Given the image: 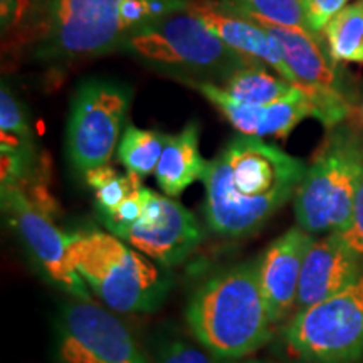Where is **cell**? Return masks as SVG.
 <instances>
[{
	"label": "cell",
	"mask_w": 363,
	"mask_h": 363,
	"mask_svg": "<svg viewBox=\"0 0 363 363\" xmlns=\"http://www.w3.org/2000/svg\"><path fill=\"white\" fill-rule=\"evenodd\" d=\"M88 187L94 190V206L98 216H106L120 206L125 199H128L136 189L143 187L142 177L126 172H120L110 165H101L91 169L84 174Z\"/></svg>",
	"instance_id": "obj_21"
},
{
	"label": "cell",
	"mask_w": 363,
	"mask_h": 363,
	"mask_svg": "<svg viewBox=\"0 0 363 363\" xmlns=\"http://www.w3.org/2000/svg\"><path fill=\"white\" fill-rule=\"evenodd\" d=\"M54 328L57 363H153L128 326L91 299L65 303Z\"/></svg>",
	"instance_id": "obj_9"
},
{
	"label": "cell",
	"mask_w": 363,
	"mask_h": 363,
	"mask_svg": "<svg viewBox=\"0 0 363 363\" xmlns=\"http://www.w3.org/2000/svg\"><path fill=\"white\" fill-rule=\"evenodd\" d=\"M130 103V86L120 81L88 78L78 84L67 116L66 153L79 174L110 163Z\"/></svg>",
	"instance_id": "obj_8"
},
{
	"label": "cell",
	"mask_w": 363,
	"mask_h": 363,
	"mask_svg": "<svg viewBox=\"0 0 363 363\" xmlns=\"http://www.w3.org/2000/svg\"><path fill=\"white\" fill-rule=\"evenodd\" d=\"M121 51L182 83L203 81L222 86L233 72L252 65L222 43L190 7L135 30Z\"/></svg>",
	"instance_id": "obj_5"
},
{
	"label": "cell",
	"mask_w": 363,
	"mask_h": 363,
	"mask_svg": "<svg viewBox=\"0 0 363 363\" xmlns=\"http://www.w3.org/2000/svg\"><path fill=\"white\" fill-rule=\"evenodd\" d=\"M192 337L224 360H240L274 337L259 281V257L211 276L195 289L185 310Z\"/></svg>",
	"instance_id": "obj_2"
},
{
	"label": "cell",
	"mask_w": 363,
	"mask_h": 363,
	"mask_svg": "<svg viewBox=\"0 0 363 363\" xmlns=\"http://www.w3.org/2000/svg\"><path fill=\"white\" fill-rule=\"evenodd\" d=\"M190 11L233 51L257 65L269 66L279 78L294 84L278 43L256 21L230 9L222 0H192Z\"/></svg>",
	"instance_id": "obj_15"
},
{
	"label": "cell",
	"mask_w": 363,
	"mask_h": 363,
	"mask_svg": "<svg viewBox=\"0 0 363 363\" xmlns=\"http://www.w3.org/2000/svg\"><path fill=\"white\" fill-rule=\"evenodd\" d=\"M69 256L86 286L118 313L157 311L174 286L167 267L111 233L69 235Z\"/></svg>",
	"instance_id": "obj_3"
},
{
	"label": "cell",
	"mask_w": 363,
	"mask_h": 363,
	"mask_svg": "<svg viewBox=\"0 0 363 363\" xmlns=\"http://www.w3.org/2000/svg\"><path fill=\"white\" fill-rule=\"evenodd\" d=\"M330 56L337 62L363 65V0L350 4L323 30Z\"/></svg>",
	"instance_id": "obj_20"
},
{
	"label": "cell",
	"mask_w": 363,
	"mask_h": 363,
	"mask_svg": "<svg viewBox=\"0 0 363 363\" xmlns=\"http://www.w3.org/2000/svg\"><path fill=\"white\" fill-rule=\"evenodd\" d=\"M169 136L157 130H143L128 123L125 126L116 153L126 172L142 177L152 175L165 148Z\"/></svg>",
	"instance_id": "obj_19"
},
{
	"label": "cell",
	"mask_w": 363,
	"mask_h": 363,
	"mask_svg": "<svg viewBox=\"0 0 363 363\" xmlns=\"http://www.w3.org/2000/svg\"><path fill=\"white\" fill-rule=\"evenodd\" d=\"M153 363H235L216 357L202 345H195L180 335L165 333L158 338Z\"/></svg>",
	"instance_id": "obj_24"
},
{
	"label": "cell",
	"mask_w": 363,
	"mask_h": 363,
	"mask_svg": "<svg viewBox=\"0 0 363 363\" xmlns=\"http://www.w3.org/2000/svg\"><path fill=\"white\" fill-rule=\"evenodd\" d=\"M308 165L256 136L229 140L203 177V216L212 233L244 238L294 197Z\"/></svg>",
	"instance_id": "obj_1"
},
{
	"label": "cell",
	"mask_w": 363,
	"mask_h": 363,
	"mask_svg": "<svg viewBox=\"0 0 363 363\" xmlns=\"http://www.w3.org/2000/svg\"><path fill=\"white\" fill-rule=\"evenodd\" d=\"M363 177V136L353 126L330 130L294 194L298 227L311 235L343 233Z\"/></svg>",
	"instance_id": "obj_6"
},
{
	"label": "cell",
	"mask_w": 363,
	"mask_h": 363,
	"mask_svg": "<svg viewBox=\"0 0 363 363\" xmlns=\"http://www.w3.org/2000/svg\"><path fill=\"white\" fill-rule=\"evenodd\" d=\"M201 125L189 121L179 133L169 136L158 162L155 177L167 197H177L194 182L203 180L208 163L201 153Z\"/></svg>",
	"instance_id": "obj_17"
},
{
	"label": "cell",
	"mask_w": 363,
	"mask_h": 363,
	"mask_svg": "<svg viewBox=\"0 0 363 363\" xmlns=\"http://www.w3.org/2000/svg\"><path fill=\"white\" fill-rule=\"evenodd\" d=\"M342 235L345 242L355 251L363 261V177L358 187L355 203H353V216L350 224L343 233H338Z\"/></svg>",
	"instance_id": "obj_27"
},
{
	"label": "cell",
	"mask_w": 363,
	"mask_h": 363,
	"mask_svg": "<svg viewBox=\"0 0 363 363\" xmlns=\"http://www.w3.org/2000/svg\"><path fill=\"white\" fill-rule=\"evenodd\" d=\"M185 84L197 89L214 104L240 135L256 138L274 136L284 140L305 118H313V103L301 86H294L288 96L266 106H251L234 101L219 84L203 81H185Z\"/></svg>",
	"instance_id": "obj_12"
},
{
	"label": "cell",
	"mask_w": 363,
	"mask_h": 363,
	"mask_svg": "<svg viewBox=\"0 0 363 363\" xmlns=\"http://www.w3.org/2000/svg\"><path fill=\"white\" fill-rule=\"evenodd\" d=\"M0 133L2 147H34L26 108L6 83L0 88Z\"/></svg>",
	"instance_id": "obj_23"
},
{
	"label": "cell",
	"mask_w": 363,
	"mask_h": 363,
	"mask_svg": "<svg viewBox=\"0 0 363 363\" xmlns=\"http://www.w3.org/2000/svg\"><path fill=\"white\" fill-rule=\"evenodd\" d=\"M313 239L301 227H291L259 256L261 288L274 326L289 321L296 313L303 261Z\"/></svg>",
	"instance_id": "obj_13"
},
{
	"label": "cell",
	"mask_w": 363,
	"mask_h": 363,
	"mask_svg": "<svg viewBox=\"0 0 363 363\" xmlns=\"http://www.w3.org/2000/svg\"><path fill=\"white\" fill-rule=\"evenodd\" d=\"M222 2L252 19L310 33L301 0H222Z\"/></svg>",
	"instance_id": "obj_22"
},
{
	"label": "cell",
	"mask_w": 363,
	"mask_h": 363,
	"mask_svg": "<svg viewBox=\"0 0 363 363\" xmlns=\"http://www.w3.org/2000/svg\"><path fill=\"white\" fill-rule=\"evenodd\" d=\"M286 355L298 363L363 360V272L350 286L308 310L281 330Z\"/></svg>",
	"instance_id": "obj_7"
},
{
	"label": "cell",
	"mask_w": 363,
	"mask_h": 363,
	"mask_svg": "<svg viewBox=\"0 0 363 363\" xmlns=\"http://www.w3.org/2000/svg\"><path fill=\"white\" fill-rule=\"evenodd\" d=\"M293 83L271 74L262 65L252 62L240 67L220 86L234 101L251 106H266L278 99L288 96L294 89Z\"/></svg>",
	"instance_id": "obj_18"
},
{
	"label": "cell",
	"mask_w": 363,
	"mask_h": 363,
	"mask_svg": "<svg viewBox=\"0 0 363 363\" xmlns=\"http://www.w3.org/2000/svg\"><path fill=\"white\" fill-rule=\"evenodd\" d=\"M252 21L266 29L278 43L286 66L289 67L294 78V84L333 89L355 101L352 83L345 79V72L340 69L338 62L330 56L325 40L318 39L320 35L303 29L267 24L257 19Z\"/></svg>",
	"instance_id": "obj_16"
},
{
	"label": "cell",
	"mask_w": 363,
	"mask_h": 363,
	"mask_svg": "<svg viewBox=\"0 0 363 363\" xmlns=\"http://www.w3.org/2000/svg\"><path fill=\"white\" fill-rule=\"evenodd\" d=\"M121 2L27 0L29 11L22 16V9L19 19L29 16L24 29L30 54L48 65H61L121 51L130 35L121 17Z\"/></svg>",
	"instance_id": "obj_4"
},
{
	"label": "cell",
	"mask_w": 363,
	"mask_h": 363,
	"mask_svg": "<svg viewBox=\"0 0 363 363\" xmlns=\"http://www.w3.org/2000/svg\"><path fill=\"white\" fill-rule=\"evenodd\" d=\"M2 211L45 278L74 298H89V289L69 256V235L52 222L51 207L34 201L22 187H2Z\"/></svg>",
	"instance_id": "obj_10"
},
{
	"label": "cell",
	"mask_w": 363,
	"mask_h": 363,
	"mask_svg": "<svg viewBox=\"0 0 363 363\" xmlns=\"http://www.w3.org/2000/svg\"><path fill=\"white\" fill-rule=\"evenodd\" d=\"M348 2L350 0H301L310 33L320 35L328 22L342 12Z\"/></svg>",
	"instance_id": "obj_26"
},
{
	"label": "cell",
	"mask_w": 363,
	"mask_h": 363,
	"mask_svg": "<svg viewBox=\"0 0 363 363\" xmlns=\"http://www.w3.org/2000/svg\"><path fill=\"white\" fill-rule=\"evenodd\" d=\"M242 363H278V362H267V360H244Z\"/></svg>",
	"instance_id": "obj_28"
},
{
	"label": "cell",
	"mask_w": 363,
	"mask_h": 363,
	"mask_svg": "<svg viewBox=\"0 0 363 363\" xmlns=\"http://www.w3.org/2000/svg\"><path fill=\"white\" fill-rule=\"evenodd\" d=\"M363 272V261L338 233L313 239L303 261L296 313L343 291Z\"/></svg>",
	"instance_id": "obj_14"
},
{
	"label": "cell",
	"mask_w": 363,
	"mask_h": 363,
	"mask_svg": "<svg viewBox=\"0 0 363 363\" xmlns=\"http://www.w3.org/2000/svg\"><path fill=\"white\" fill-rule=\"evenodd\" d=\"M145 192H147V187L136 189L128 199H125V201L115 208V211L99 217L103 225L108 229V233L115 234L116 238H121L131 225L138 222V219L143 214Z\"/></svg>",
	"instance_id": "obj_25"
},
{
	"label": "cell",
	"mask_w": 363,
	"mask_h": 363,
	"mask_svg": "<svg viewBox=\"0 0 363 363\" xmlns=\"http://www.w3.org/2000/svg\"><path fill=\"white\" fill-rule=\"evenodd\" d=\"M202 238V227L187 207L147 189L142 217L120 239L170 269L187 259Z\"/></svg>",
	"instance_id": "obj_11"
}]
</instances>
